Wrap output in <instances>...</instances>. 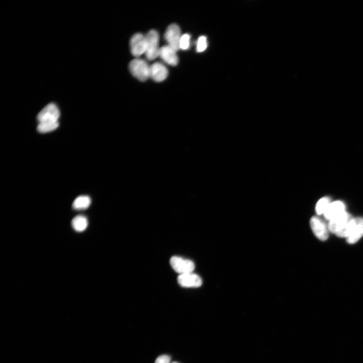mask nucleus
<instances>
[{
  "label": "nucleus",
  "mask_w": 363,
  "mask_h": 363,
  "mask_svg": "<svg viewBox=\"0 0 363 363\" xmlns=\"http://www.w3.org/2000/svg\"><path fill=\"white\" fill-rule=\"evenodd\" d=\"M164 38L168 45L177 51L179 48V41L181 38L180 30L178 25L171 24L167 28L164 34Z\"/></svg>",
  "instance_id": "nucleus-5"
},
{
  "label": "nucleus",
  "mask_w": 363,
  "mask_h": 363,
  "mask_svg": "<svg viewBox=\"0 0 363 363\" xmlns=\"http://www.w3.org/2000/svg\"><path fill=\"white\" fill-rule=\"evenodd\" d=\"M130 47L132 54L136 57L145 53L147 48L146 36L141 33L134 34L130 40Z\"/></svg>",
  "instance_id": "nucleus-8"
},
{
  "label": "nucleus",
  "mask_w": 363,
  "mask_h": 363,
  "mask_svg": "<svg viewBox=\"0 0 363 363\" xmlns=\"http://www.w3.org/2000/svg\"><path fill=\"white\" fill-rule=\"evenodd\" d=\"M177 280L178 284L183 287H198L202 284L201 278L193 272L179 275Z\"/></svg>",
  "instance_id": "nucleus-9"
},
{
  "label": "nucleus",
  "mask_w": 363,
  "mask_h": 363,
  "mask_svg": "<svg viewBox=\"0 0 363 363\" xmlns=\"http://www.w3.org/2000/svg\"><path fill=\"white\" fill-rule=\"evenodd\" d=\"M329 230L340 237L347 238L354 224V218L346 211L329 220Z\"/></svg>",
  "instance_id": "nucleus-1"
},
{
  "label": "nucleus",
  "mask_w": 363,
  "mask_h": 363,
  "mask_svg": "<svg viewBox=\"0 0 363 363\" xmlns=\"http://www.w3.org/2000/svg\"><path fill=\"white\" fill-rule=\"evenodd\" d=\"M168 75V70L163 64L155 63L150 66L149 77L156 82H161Z\"/></svg>",
  "instance_id": "nucleus-10"
},
{
  "label": "nucleus",
  "mask_w": 363,
  "mask_h": 363,
  "mask_svg": "<svg viewBox=\"0 0 363 363\" xmlns=\"http://www.w3.org/2000/svg\"><path fill=\"white\" fill-rule=\"evenodd\" d=\"M176 52L169 46L164 45L159 48V56L168 65L174 66L178 62Z\"/></svg>",
  "instance_id": "nucleus-12"
},
{
  "label": "nucleus",
  "mask_w": 363,
  "mask_h": 363,
  "mask_svg": "<svg viewBox=\"0 0 363 363\" xmlns=\"http://www.w3.org/2000/svg\"><path fill=\"white\" fill-rule=\"evenodd\" d=\"M171 363H178V362H175V361H174V362H171Z\"/></svg>",
  "instance_id": "nucleus-21"
},
{
  "label": "nucleus",
  "mask_w": 363,
  "mask_h": 363,
  "mask_svg": "<svg viewBox=\"0 0 363 363\" xmlns=\"http://www.w3.org/2000/svg\"><path fill=\"white\" fill-rule=\"evenodd\" d=\"M155 363H170V357L165 354L160 355L156 358Z\"/></svg>",
  "instance_id": "nucleus-20"
},
{
  "label": "nucleus",
  "mask_w": 363,
  "mask_h": 363,
  "mask_svg": "<svg viewBox=\"0 0 363 363\" xmlns=\"http://www.w3.org/2000/svg\"><path fill=\"white\" fill-rule=\"evenodd\" d=\"M169 262L172 269L179 275L193 272L195 268L192 261L179 256L171 257Z\"/></svg>",
  "instance_id": "nucleus-4"
},
{
  "label": "nucleus",
  "mask_w": 363,
  "mask_h": 363,
  "mask_svg": "<svg viewBox=\"0 0 363 363\" xmlns=\"http://www.w3.org/2000/svg\"><path fill=\"white\" fill-rule=\"evenodd\" d=\"M190 35L188 34H185L182 35L179 41V48L185 50L187 49L190 46Z\"/></svg>",
  "instance_id": "nucleus-19"
},
{
  "label": "nucleus",
  "mask_w": 363,
  "mask_h": 363,
  "mask_svg": "<svg viewBox=\"0 0 363 363\" xmlns=\"http://www.w3.org/2000/svg\"><path fill=\"white\" fill-rule=\"evenodd\" d=\"M345 211V205L341 201L331 202L323 214L325 217L330 220L336 216Z\"/></svg>",
  "instance_id": "nucleus-13"
},
{
  "label": "nucleus",
  "mask_w": 363,
  "mask_h": 363,
  "mask_svg": "<svg viewBox=\"0 0 363 363\" xmlns=\"http://www.w3.org/2000/svg\"><path fill=\"white\" fill-rule=\"evenodd\" d=\"M60 116L58 107L54 103H49L45 106L38 114L37 120L39 123L45 122H57Z\"/></svg>",
  "instance_id": "nucleus-6"
},
{
  "label": "nucleus",
  "mask_w": 363,
  "mask_h": 363,
  "mask_svg": "<svg viewBox=\"0 0 363 363\" xmlns=\"http://www.w3.org/2000/svg\"><path fill=\"white\" fill-rule=\"evenodd\" d=\"M91 201L88 196H80L77 197L73 202V207L76 210H84L87 209Z\"/></svg>",
  "instance_id": "nucleus-15"
},
{
  "label": "nucleus",
  "mask_w": 363,
  "mask_h": 363,
  "mask_svg": "<svg viewBox=\"0 0 363 363\" xmlns=\"http://www.w3.org/2000/svg\"><path fill=\"white\" fill-rule=\"evenodd\" d=\"M331 203V199L328 197L321 198L316 205L315 210L317 214L318 215L324 214Z\"/></svg>",
  "instance_id": "nucleus-17"
},
{
  "label": "nucleus",
  "mask_w": 363,
  "mask_h": 363,
  "mask_svg": "<svg viewBox=\"0 0 363 363\" xmlns=\"http://www.w3.org/2000/svg\"><path fill=\"white\" fill-rule=\"evenodd\" d=\"M363 236V218H354V224L349 236L346 238L348 243L353 244Z\"/></svg>",
  "instance_id": "nucleus-11"
},
{
  "label": "nucleus",
  "mask_w": 363,
  "mask_h": 363,
  "mask_svg": "<svg viewBox=\"0 0 363 363\" xmlns=\"http://www.w3.org/2000/svg\"><path fill=\"white\" fill-rule=\"evenodd\" d=\"M88 225V219L83 215H78L75 217L72 221L73 228L78 232H82L85 230Z\"/></svg>",
  "instance_id": "nucleus-14"
},
{
  "label": "nucleus",
  "mask_w": 363,
  "mask_h": 363,
  "mask_svg": "<svg viewBox=\"0 0 363 363\" xmlns=\"http://www.w3.org/2000/svg\"><path fill=\"white\" fill-rule=\"evenodd\" d=\"M129 69L132 74L141 81H145L149 77L150 66L143 59L132 60L129 64Z\"/></svg>",
  "instance_id": "nucleus-2"
},
{
  "label": "nucleus",
  "mask_w": 363,
  "mask_h": 363,
  "mask_svg": "<svg viewBox=\"0 0 363 363\" xmlns=\"http://www.w3.org/2000/svg\"><path fill=\"white\" fill-rule=\"evenodd\" d=\"M310 225L315 236L320 240H326L328 237V226L321 218L313 216L310 220Z\"/></svg>",
  "instance_id": "nucleus-7"
},
{
  "label": "nucleus",
  "mask_w": 363,
  "mask_h": 363,
  "mask_svg": "<svg viewBox=\"0 0 363 363\" xmlns=\"http://www.w3.org/2000/svg\"><path fill=\"white\" fill-rule=\"evenodd\" d=\"M207 46V38L204 36H200L197 43V51L198 52H202L204 51Z\"/></svg>",
  "instance_id": "nucleus-18"
},
{
  "label": "nucleus",
  "mask_w": 363,
  "mask_h": 363,
  "mask_svg": "<svg viewBox=\"0 0 363 363\" xmlns=\"http://www.w3.org/2000/svg\"><path fill=\"white\" fill-rule=\"evenodd\" d=\"M147 48L145 52L146 58L153 60L159 56V35L155 30L149 31L146 36Z\"/></svg>",
  "instance_id": "nucleus-3"
},
{
  "label": "nucleus",
  "mask_w": 363,
  "mask_h": 363,
  "mask_svg": "<svg viewBox=\"0 0 363 363\" xmlns=\"http://www.w3.org/2000/svg\"><path fill=\"white\" fill-rule=\"evenodd\" d=\"M59 125L57 122H40L37 126V131L41 133L49 132L55 130Z\"/></svg>",
  "instance_id": "nucleus-16"
}]
</instances>
